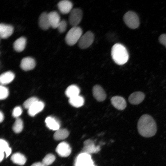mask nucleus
Wrapping results in <instances>:
<instances>
[{
  "instance_id": "1",
  "label": "nucleus",
  "mask_w": 166,
  "mask_h": 166,
  "mask_svg": "<svg viewBox=\"0 0 166 166\" xmlns=\"http://www.w3.org/2000/svg\"><path fill=\"white\" fill-rule=\"evenodd\" d=\"M139 134L142 136L149 137L153 136L157 131V126L153 118L150 115L145 114L139 118L137 125Z\"/></svg>"
},
{
  "instance_id": "2",
  "label": "nucleus",
  "mask_w": 166,
  "mask_h": 166,
  "mask_svg": "<svg viewBox=\"0 0 166 166\" xmlns=\"http://www.w3.org/2000/svg\"><path fill=\"white\" fill-rule=\"evenodd\" d=\"M111 55L114 62L120 65L125 64L129 58V55L126 49L120 43H116L113 46Z\"/></svg>"
},
{
  "instance_id": "3",
  "label": "nucleus",
  "mask_w": 166,
  "mask_h": 166,
  "mask_svg": "<svg viewBox=\"0 0 166 166\" xmlns=\"http://www.w3.org/2000/svg\"><path fill=\"white\" fill-rule=\"evenodd\" d=\"M82 29L77 26L73 27L68 32L65 37L66 43L70 46L74 45L78 42L82 35Z\"/></svg>"
},
{
  "instance_id": "4",
  "label": "nucleus",
  "mask_w": 166,
  "mask_h": 166,
  "mask_svg": "<svg viewBox=\"0 0 166 166\" xmlns=\"http://www.w3.org/2000/svg\"><path fill=\"white\" fill-rule=\"evenodd\" d=\"M123 19L126 25L131 29H136L139 25L138 17L133 11H128L126 13L124 16Z\"/></svg>"
},
{
  "instance_id": "5",
  "label": "nucleus",
  "mask_w": 166,
  "mask_h": 166,
  "mask_svg": "<svg viewBox=\"0 0 166 166\" xmlns=\"http://www.w3.org/2000/svg\"><path fill=\"white\" fill-rule=\"evenodd\" d=\"M94 38V34L92 32L87 31L80 39L78 42L79 47L82 49L89 47L93 42Z\"/></svg>"
},
{
  "instance_id": "6",
  "label": "nucleus",
  "mask_w": 166,
  "mask_h": 166,
  "mask_svg": "<svg viewBox=\"0 0 166 166\" xmlns=\"http://www.w3.org/2000/svg\"><path fill=\"white\" fill-rule=\"evenodd\" d=\"M82 16V12L80 9H73L69 16V21L70 25L73 27L77 26L81 21Z\"/></svg>"
},
{
  "instance_id": "7",
  "label": "nucleus",
  "mask_w": 166,
  "mask_h": 166,
  "mask_svg": "<svg viewBox=\"0 0 166 166\" xmlns=\"http://www.w3.org/2000/svg\"><path fill=\"white\" fill-rule=\"evenodd\" d=\"M75 166H95L91 159L90 156L88 154L83 153L77 157Z\"/></svg>"
},
{
  "instance_id": "8",
  "label": "nucleus",
  "mask_w": 166,
  "mask_h": 166,
  "mask_svg": "<svg viewBox=\"0 0 166 166\" xmlns=\"http://www.w3.org/2000/svg\"><path fill=\"white\" fill-rule=\"evenodd\" d=\"M56 151L61 156L66 157L70 154L71 149L68 144L65 142H62L58 145L56 147Z\"/></svg>"
},
{
  "instance_id": "9",
  "label": "nucleus",
  "mask_w": 166,
  "mask_h": 166,
  "mask_svg": "<svg viewBox=\"0 0 166 166\" xmlns=\"http://www.w3.org/2000/svg\"><path fill=\"white\" fill-rule=\"evenodd\" d=\"M36 65L35 60L32 58L27 57L23 58L21 60L20 66L24 70L28 71L33 69Z\"/></svg>"
},
{
  "instance_id": "10",
  "label": "nucleus",
  "mask_w": 166,
  "mask_h": 166,
  "mask_svg": "<svg viewBox=\"0 0 166 166\" xmlns=\"http://www.w3.org/2000/svg\"><path fill=\"white\" fill-rule=\"evenodd\" d=\"M14 28L10 25L1 23L0 24V37L3 39H6L10 36L13 34Z\"/></svg>"
},
{
  "instance_id": "11",
  "label": "nucleus",
  "mask_w": 166,
  "mask_h": 166,
  "mask_svg": "<svg viewBox=\"0 0 166 166\" xmlns=\"http://www.w3.org/2000/svg\"><path fill=\"white\" fill-rule=\"evenodd\" d=\"M93 93L94 97L98 101H102L106 98V94L102 88L99 85H95L93 89Z\"/></svg>"
},
{
  "instance_id": "12",
  "label": "nucleus",
  "mask_w": 166,
  "mask_h": 166,
  "mask_svg": "<svg viewBox=\"0 0 166 166\" xmlns=\"http://www.w3.org/2000/svg\"><path fill=\"white\" fill-rule=\"evenodd\" d=\"M73 4L69 1L63 0L59 2L57 7L60 12L63 14L69 13L73 9Z\"/></svg>"
},
{
  "instance_id": "13",
  "label": "nucleus",
  "mask_w": 166,
  "mask_h": 166,
  "mask_svg": "<svg viewBox=\"0 0 166 166\" xmlns=\"http://www.w3.org/2000/svg\"><path fill=\"white\" fill-rule=\"evenodd\" d=\"M145 95L143 92L136 91L131 94L128 97L129 102L132 105H138L144 100Z\"/></svg>"
},
{
  "instance_id": "14",
  "label": "nucleus",
  "mask_w": 166,
  "mask_h": 166,
  "mask_svg": "<svg viewBox=\"0 0 166 166\" xmlns=\"http://www.w3.org/2000/svg\"><path fill=\"white\" fill-rule=\"evenodd\" d=\"M112 105L119 110H124L126 107L127 104L126 101L123 97L119 96L113 97L111 100Z\"/></svg>"
},
{
  "instance_id": "15",
  "label": "nucleus",
  "mask_w": 166,
  "mask_h": 166,
  "mask_svg": "<svg viewBox=\"0 0 166 166\" xmlns=\"http://www.w3.org/2000/svg\"><path fill=\"white\" fill-rule=\"evenodd\" d=\"M44 107V103L38 101L34 103L28 109V113L30 116H34L37 114L41 111L43 109Z\"/></svg>"
},
{
  "instance_id": "16",
  "label": "nucleus",
  "mask_w": 166,
  "mask_h": 166,
  "mask_svg": "<svg viewBox=\"0 0 166 166\" xmlns=\"http://www.w3.org/2000/svg\"><path fill=\"white\" fill-rule=\"evenodd\" d=\"M50 26L55 29L57 28L61 21L60 17L57 12L52 11L48 13Z\"/></svg>"
},
{
  "instance_id": "17",
  "label": "nucleus",
  "mask_w": 166,
  "mask_h": 166,
  "mask_svg": "<svg viewBox=\"0 0 166 166\" xmlns=\"http://www.w3.org/2000/svg\"><path fill=\"white\" fill-rule=\"evenodd\" d=\"M38 24L40 27L44 30L48 29L50 27L48 13L44 12L41 14L39 18Z\"/></svg>"
},
{
  "instance_id": "18",
  "label": "nucleus",
  "mask_w": 166,
  "mask_h": 166,
  "mask_svg": "<svg viewBox=\"0 0 166 166\" xmlns=\"http://www.w3.org/2000/svg\"><path fill=\"white\" fill-rule=\"evenodd\" d=\"M83 151L84 153L89 154L97 152L100 150L99 147H95L93 142L91 140H87L84 142Z\"/></svg>"
},
{
  "instance_id": "19",
  "label": "nucleus",
  "mask_w": 166,
  "mask_h": 166,
  "mask_svg": "<svg viewBox=\"0 0 166 166\" xmlns=\"http://www.w3.org/2000/svg\"><path fill=\"white\" fill-rule=\"evenodd\" d=\"M80 90L76 85H72L69 86L65 91L66 96L70 98L79 95Z\"/></svg>"
},
{
  "instance_id": "20",
  "label": "nucleus",
  "mask_w": 166,
  "mask_h": 166,
  "mask_svg": "<svg viewBox=\"0 0 166 166\" xmlns=\"http://www.w3.org/2000/svg\"><path fill=\"white\" fill-rule=\"evenodd\" d=\"M45 122L47 127L50 129L56 131L59 129L60 124L59 122L53 117H47Z\"/></svg>"
},
{
  "instance_id": "21",
  "label": "nucleus",
  "mask_w": 166,
  "mask_h": 166,
  "mask_svg": "<svg viewBox=\"0 0 166 166\" xmlns=\"http://www.w3.org/2000/svg\"><path fill=\"white\" fill-rule=\"evenodd\" d=\"M26 42V39L25 38L22 37L18 38L13 43L14 49L18 52L22 51L25 47Z\"/></svg>"
},
{
  "instance_id": "22",
  "label": "nucleus",
  "mask_w": 166,
  "mask_h": 166,
  "mask_svg": "<svg viewBox=\"0 0 166 166\" xmlns=\"http://www.w3.org/2000/svg\"><path fill=\"white\" fill-rule=\"evenodd\" d=\"M14 74L11 71H7L2 73L0 77L1 84L5 85L10 83L14 78Z\"/></svg>"
},
{
  "instance_id": "23",
  "label": "nucleus",
  "mask_w": 166,
  "mask_h": 166,
  "mask_svg": "<svg viewBox=\"0 0 166 166\" xmlns=\"http://www.w3.org/2000/svg\"><path fill=\"white\" fill-rule=\"evenodd\" d=\"M11 160L14 163L21 165L25 164L26 161L25 156L19 153L14 154L11 156Z\"/></svg>"
},
{
  "instance_id": "24",
  "label": "nucleus",
  "mask_w": 166,
  "mask_h": 166,
  "mask_svg": "<svg viewBox=\"0 0 166 166\" xmlns=\"http://www.w3.org/2000/svg\"><path fill=\"white\" fill-rule=\"evenodd\" d=\"M69 101L72 106L76 108H79L84 105V99L82 96L78 95L69 98Z\"/></svg>"
},
{
  "instance_id": "25",
  "label": "nucleus",
  "mask_w": 166,
  "mask_h": 166,
  "mask_svg": "<svg viewBox=\"0 0 166 166\" xmlns=\"http://www.w3.org/2000/svg\"><path fill=\"white\" fill-rule=\"evenodd\" d=\"M69 132L66 129H59L56 131L53 135L54 138L56 140H60L66 138L69 135Z\"/></svg>"
},
{
  "instance_id": "26",
  "label": "nucleus",
  "mask_w": 166,
  "mask_h": 166,
  "mask_svg": "<svg viewBox=\"0 0 166 166\" xmlns=\"http://www.w3.org/2000/svg\"><path fill=\"white\" fill-rule=\"evenodd\" d=\"M23 128V123L22 120L19 118H17L14 122L12 129L16 133L20 132Z\"/></svg>"
},
{
  "instance_id": "27",
  "label": "nucleus",
  "mask_w": 166,
  "mask_h": 166,
  "mask_svg": "<svg viewBox=\"0 0 166 166\" xmlns=\"http://www.w3.org/2000/svg\"><path fill=\"white\" fill-rule=\"evenodd\" d=\"M55 157L51 154H49L43 159L42 163L45 166H48L52 164L55 160Z\"/></svg>"
},
{
  "instance_id": "28",
  "label": "nucleus",
  "mask_w": 166,
  "mask_h": 166,
  "mask_svg": "<svg viewBox=\"0 0 166 166\" xmlns=\"http://www.w3.org/2000/svg\"><path fill=\"white\" fill-rule=\"evenodd\" d=\"M38 101V99L35 97H31L26 100L23 103V106L28 109L34 103Z\"/></svg>"
},
{
  "instance_id": "29",
  "label": "nucleus",
  "mask_w": 166,
  "mask_h": 166,
  "mask_svg": "<svg viewBox=\"0 0 166 166\" xmlns=\"http://www.w3.org/2000/svg\"><path fill=\"white\" fill-rule=\"evenodd\" d=\"M9 91L6 87L1 85L0 86V99L3 100L6 99L8 96Z\"/></svg>"
},
{
  "instance_id": "30",
  "label": "nucleus",
  "mask_w": 166,
  "mask_h": 166,
  "mask_svg": "<svg viewBox=\"0 0 166 166\" xmlns=\"http://www.w3.org/2000/svg\"><path fill=\"white\" fill-rule=\"evenodd\" d=\"M67 26V24L66 21L65 20H62L61 21L57 28L60 33H63L65 31Z\"/></svg>"
},
{
  "instance_id": "31",
  "label": "nucleus",
  "mask_w": 166,
  "mask_h": 166,
  "mask_svg": "<svg viewBox=\"0 0 166 166\" xmlns=\"http://www.w3.org/2000/svg\"><path fill=\"white\" fill-rule=\"evenodd\" d=\"M9 147L8 143L5 140L1 139L0 140V152L4 153Z\"/></svg>"
},
{
  "instance_id": "32",
  "label": "nucleus",
  "mask_w": 166,
  "mask_h": 166,
  "mask_svg": "<svg viewBox=\"0 0 166 166\" xmlns=\"http://www.w3.org/2000/svg\"><path fill=\"white\" fill-rule=\"evenodd\" d=\"M22 110L20 106H17L14 109L12 113V116L17 118L20 116L22 113Z\"/></svg>"
},
{
  "instance_id": "33",
  "label": "nucleus",
  "mask_w": 166,
  "mask_h": 166,
  "mask_svg": "<svg viewBox=\"0 0 166 166\" xmlns=\"http://www.w3.org/2000/svg\"><path fill=\"white\" fill-rule=\"evenodd\" d=\"M160 43L166 47V34L160 35L159 38Z\"/></svg>"
},
{
  "instance_id": "34",
  "label": "nucleus",
  "mask_w": 166,
  "mask_h": 166,
  "mask_svg": "<svg viewBox=\"0 0 166 166\" xmlns=\"http://www.w3.org/2000/svg\"><path fill=\"white\" fill-rule=\"evenodd\" d=\"M6 157H8L11 152V149L10 148H8L5 151Z\"/></svg>"
},
{
  "instance_id": "35",
  "label": "nucleus",
  "mask_w": 166,
  "mask_h": 166,
  "mask_svg": "<svg viewBox=\"0 0 166 166\" xmlns=\"http://www.w3.org/2000/svg\"><path fill=\"white\" fill-rule=\"evenodd\" d=\"M31 166H45L43 164L40 162H36L33 164Z\"/></svg>"
},
{
  "instance_id": "36",
  "label": "nucleus",
  "mask_w": 166,
  "mask_h": 166,
  "mask_svg": "<svg viewBox=\"0 0 166 166\" xmlns=\"http://www.w3.org/2000/svg\"><path fill=\"white\" fill-rule=\"evenodd\" d=\"M4 115L3 113L1 111L0 112V121L1 122H2L4 119Z\"/></svg>"
}]
</instances>
